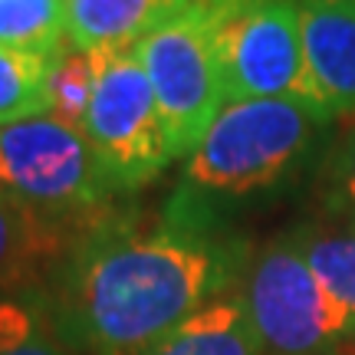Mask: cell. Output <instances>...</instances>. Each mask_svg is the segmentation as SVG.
<instances>
[{"label": "cell", "instance_id": "obj_1", "mask_svg": "<svg viewBox=\"0 0 355 355\" xmlns=\"http://www.w3.org/2000/svg\"><path fill=\"white\" fill-rule=\"evenodd\" d=\"M250 254L220 224L168 211L155 224L96 220L46 286L66 343L83 355H141L237 286Z\"/></svg>", "mask_w": 355, "mask_h": 355}, {"label": "cell", "instance_id": "obj_2", "mask_svg": "<svg viewBox=\"0 0 355 355\" xmlns=\"http://www.w3.org/2000/svg\"><path fill=\"white\" fill-rule=\"evenodd\" d=\"M332 119L306 102L247 99L224 102L194 152L184 158L171 214L217 220V207L283 184L300 171Z\"/></svg>", "mask_w": 355, "mask_h": 355}, {"label": "cell", "instance_id": "obj_3", "mask_svg": "<svg viewBox=\"0 0 355 355\" xmlns=\"http://www.w3.org/2000/svg\"><path fill=\"white\" fill-rule=\"evenodd\" d=\"M198 7L224 102L293 99L319 109L300 40V0H201Z\"/></svg>", "mask_w": 355, "mask_h": 355}, {"label": "cell", "instance_id": "obj_4", "mask_svg": "<svg viewBox=\"0 0 355 355\" xmlns=\"http://www.w3.org/2000/svg\"><path fill=\"white\" fill-rule=\"evenodd\" d=\"M0 188L53 227L96 224L115 198L86 135L56 112L0 125Z\"/></svg>", "mask_w": 355, "mask_h": 355}, {"label": "cell", "instance_id": "obj_5", "mask_svg": "<svg viewBox=\"0 0 355 355\" xmlns=\"http://www.w3.org/2000/svg\"><path fill=\"white\" fill-rule=\"evenodd\" d=\"M76 125L115 194L145 188L175 162L155 92L132 50L89 56V96Z\"/></svg>", "mask_w": 355, "mask_h": 355}, {"label": "cell", "instance_id": "obj_6", "mask_svg": "<svg viewBox=\"0 0 355 355\" xmlns=\"http://www.w3.org/2000/svg\"><path fill=\"white\" fill-rule=\"evenodd\" d=\"M241 286L263 355H336L355 343L352 319L319 283L293 234L250 257Z\"/></svg>", "mask_w": 355, "mask_h": 355}, {"label": "cell", "instance_id": "obj_7", "mask_svg": "<svg viewBox=\"0 0 355 355\" xmlns=\"http://www.w3.org/2000/svg\"><path fill=\"white\" fill-rule=\"evenodd\" d=\"M141 73L148 76L175 158H188L214 115L224 109V86L201 7L171 17L135 46Z\"/></svg>", "mask_w": 355, "mask_h": 355}, {"label": "cell", "instance_id": "obj_8", "mask_svg": "<svg viewBox=\"0 0 355 355\" xmlns=\"http://www.w3.org/2000/svg\"><path fill=\"white\" fill-rule=\"evenodd\" d=\"M300 40L319 109L355 115V0H300Z\"/></svg>", "mask_w": 355, "mask_h": 355}, {"label": "cell", "instance_id": "obj_9", "mask_svg": "<svg viewBox=\"0 0 355 355\" xmlns=\"http://www.w3.org/2000/svg\"><path fill=\"white\" fill-rule=\"evenodd\" d=\"M191 0H66L69 46L83 56L128 53Z\"/></svg>", "mask_w": 355, "mask_h": 355}, {"label": "cell", "instance_id": "obj_10", "mask_svg": "<svg viewBox=\"0 0 355 355\" xmlns=\"http://www.w3.org/2000/svg\"><path fill=\"white\" fill-rule=\"evenodd\" d=\"M141 355H263L243 286L220 293Z\"/></svg>", "mask_w": 355, "mask_h": 355}, {"label": "cell", "instance_id": "obj_11", "mask_svg": "<svg viewBox=\"0 0 355 355\" xmlns=\"http://www.w3.org/2000/svg\"><path fill=\"white\" fill-rule=\"evenodd\" d=\"M0 355H79L53 316L46 290H0Z\"/></svg>", "mask_w": 355, "mask_h": 355}, {"label": "cell", "instance_id": "obj_12", "mask_svg": "<svg viewBox=\"0 0 355 355\" xmlns=\"http://www.w3.org/2000/svg\"><path fill=\"white\" fill-rule=\"evenodd\" d=\"M290 234L300 243L319 283L355 326V227L329 220V224H303Z\"/></svg>", "mask_w": 355, "mask_h": 355}, {"label": "cell", "instance_id": "obj_13", "mask_svg": "<svg viewBox=\"0 0 355 355\" xmlns=\"http://www.w3.org/2000/svg\"><path fill=\"white\" fill-rule=\"evenodd\" d=\"M63 56H33L0 46V125L53 112L56 69Z\"/></svg>", "mask_w": 355, "mask_h": 355}, {"label": "cell", "instance_id": "obj_14", "mask_svg": "<svg viewBox=\"0 0 355 355\" xmlns=\"http://www.w3.org/2000/svg\"><path fill=\"white\" fill-rule=\"evenodd\" d=\"M0 46L63 56L69 50L66 0H0Z\"/></svg>", "mask_w": 355, "mask_h": 355}, {"label": "cell", "instance_id": "obj_15", "mask_svg": "<svg viewBox=\"0 0 355 355\" xmlns=\"http://www.w3.org/2000/svg\"><path fill=\"white\" fill-rule=\"evenodd\" d=\"M56 250V227L0 188V290L24 286L43 254Z\"/></svg>", "mask_w": 355, "mask_h": 355}, {"label": "cell", "instance_id": "obj_16", "mask_svg": "<svg viewBox=\"0 0 355 355\" xmlns=\"http://www.w3.org/2000/svg\"><path fill=\"white\" fill-rule=\"evenodd\" d=\"M319 204L336 224L355 227V125L332 145L319 171Z\"/></svg>", "mask_w": 355, "mask_h": 355}, {"label": "cell", "instance_id": "obj_17", "mask_svg": "<svg viewBox=\"0 0 355 355\" xmlns=\"http://www.w3.org/2000/svg\"><path fill=\"white\" fill-rule=\"evenodd\" d=\"M191 3H201V0H191Z\"/></svg>", "mask_w": 355, "mask_h": 355}]
</instances>
